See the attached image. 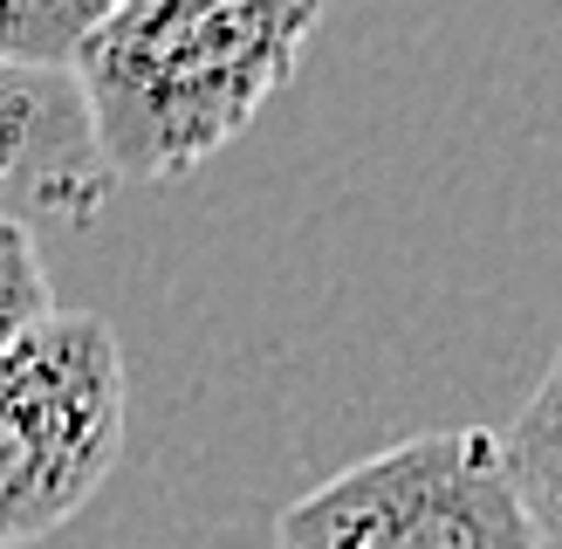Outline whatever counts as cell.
I'll return each mask as SVG.
<instances>
[{
  "label": "cell",
  "instance_id": "1",
  "mask_svg": "<svg viewBox=\"0 0 562 549\" xmlns=\"http://www.w3.org/2000/svg\"><path fill=\"white\" fill-rule=\"evenodd\" d=\"M329 0H110L69 82L110 179H186L289 90Z\"/></svg>",
  "mask_w": 562,
  "mask_h": 549
},
{
  "label": "cell",
  "instance_id": "2",
  "mask_svg": "<svg viewBox=\"0 0 562 549\" xmlns=\"http://www.w3.org/2000/svg\"><path fill=\"white\" fill-rule=\"evenodd\" d=\"M131 378L97 310H48L0 357V549L55 536L124 460Z\"/></svg>",
  "mask_w": 562,
  "mask_h": 549
},
{
  "label": "cell",
  "instance_id": "3",
  "mask_svg": "<svg viewBox=\"0 0 562 549\" xmlns=\"http://www.w3.org/2000/svg\"><path fill=\"white\" fill-rule=\"evenodd\" d=\"M274 549H536L501 433H412L274 515Z\"/></svg>",
  "mask_w": 562,
  "mask_h": 549
},
{
  "label": "cell",
  "instance_id": "4",
  "mask_svg": "<svg viewBox=\"0 0 562 549\" xmlns=\"http://www.w3.org/2000/svg\"><path fill=\"white\" fill-rule=\"evenodd\" d=\"M110 165L97 152L90 110H82L69 69H14L0 63V220L35 234L90 227L110 206Z\"/></svg>",
  "mask_w": 562,
  "mask_h": 549
},
{
  "label": "cell",
  "instance_id": "5",
  "mask_svg": "<svg viewBox=\"0 0 562 549\" xmlns=\"http://www.w3.org/2000/svg\"><path fill=\"white\" fill-rule=\"evenodd\" d=\"M501 460H508L528 542L562 549V344L549 357L542 384L528 392V405L508 419V433H501Z\"/></svg>",
  "mask_w": 562,
  "mask_h": 549
},
{
  "label": "cell",
  "instance_id": "6",
  "mask_svg": "<svg viewBox=\"0 0 562 549\" xmlns=\"http://www.w3.org/2000/svg\"><path fill=\"white\" fill-rule=\"evenodd\" d=\"M110 0H0V63L14 69H69L82 35Z\"/></svg>",
  "mask_w": 562,
  "mask_h": 549
},
{
  "label": "cell",
  "instance_id": "7",
  "mask_svg": "<svg viewBox=\"0 0 562 549\" xmlns=\"http://www.w3.org/2000/svg\"><path fill=\"white\" fill-rule=\"evenodd\" d=\"M48 310H55V289H48L35 234L14 227V220H0V357H8Z\"/></svg>",
  "mask_w": 562,
  "mask_h": 549
}]
</instances>
